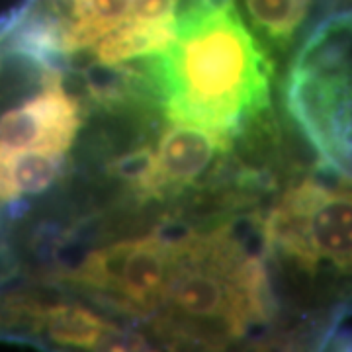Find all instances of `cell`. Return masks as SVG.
Instances as JSON below:
<instances>
[{
  "label": "cell",
  "mask_w": 352,
  "mask_h": 352,
  "mask_svg": "<svg viewBox=\"0 0 352 352\" xmlns=\"http://www.w3.org/2000/svg\"><path fill=\"white\" fill-rule=\"evenodd\" d=\"M274 61L235 0H182L175 39L147 65L145 85L168 122L229 139L264 126Z\"/></svg>",
  "instance_id": "1"
},
{
  "label": "cell",
  "mask_w": 352,
  "mask_h": 352,
  "mask_svg": "<svg viewBox=\"0 0 352 352\" xmlns=\"http://www.w3.org/2000/svg\"><path fill=\"white\" fill-rule=\"evenodd\" d=\"M264 249L231 226L175 229L163 302L149 327L168 344L223 346L268 327L276 300Z\"/></svg>",
  "instance_id": "2"
},
{
  "label": "cell",
  "mask_w": 352,
  "mask_h": 352,
  "mask_svg": "<svg viewBox=\"0 0 352 352\" xmlns=\"http://www.w3.org/2000/svg\"><path fill=\"white\" fill-rule=\"evenodd\" d=\"M284 100L325 168L352 180V12L329 16L305 38Z\"/></svg>",
  "instance_id": "3"
},
{
  "label": "cell",
  "mask_w": 352,
  "mask_h": 352,
  "mask_svg": "<svg viewBox=\"0 0 352 352\" xmlns=\"http://www.w3.org/2000/svg\"><path fill=\"white\" fill-rule=\"evenodd\" d=\"M258 229L268 258L311 278L352 276V180H296Z\"/></svg>",
  "instance_id": "4"
},
{
  "label": "cell",
  "mask_w": 352,
  "mask_h": 352,
  "mask_svg": "<svg viewBox=\"0 0 352 352\" xmlns=\"http://www.w3.org/2000/svg\"><path fill=\"white\" fill-rule=\"evenodd\" d=\"M173 254L175 231L159 227L92 249L55 278L112 315L149 325L163 302Z\"/></svg>",
  "instance_id": "5"
},
{
  "label": "cell",
  "mask_w": 352,
  "mask_h": 352,
  "mask_svg": "<svg viewBox=\"0 0 352 352\" xmlns=\"http://www.w3.org/2000/svg\"><path fill=\"white\" fill-rule=\"evenodd\" d=\"M235 139L170 122L155 145H139L110 164L141 201H168L212 182L221 173Z\"/></svg>",
  "instance_id": "6"
},
{
  "label": "cell",
  "mask_w": 352,
  "mask_h": 352,
  "mask_svg": "<svg viewBox=\"0 0 352 352\" xmlns=\"http://www.w3.org/2000/svg\"><path fill=\"white\" fill-rule=\"evenodd\" d=\"M85 122L80 100L57 67H43L39 90L0 116V145L14 151L67 155Z\"/></svg>",
  "instance_id": "7"
},
{
  "label": "cell",
  "mask_w": 352,
  "mask_h": 352,
  "mask_svg": "<svg viewBox=\"0 0 352 352\" xmlns=\"http://www.w3.org/2000/svg\"><path fill=\"white\" fill-rule=\"evenodd\" d=\"M65 14L53 16L63 57L92 50L98 39L124 24L129 0H63Z\"/></svg>",
  "instance_id": "8"
},
{
  "label": "cell",
  "mask_w": 352,
  "mask_h": 352,
  "mask_svg": "<svg viewBox=\"0 0 352 352\" xmlns=\"http://www.w3.org/2000/svg\"><path fill=\"white\" fill-rule=\"evenodd\" d=\"M65 155L14 151L0 145V204H22L50 190L63 175Z\"/></svg>",
  "instance_id": "9"
},
{
  "label": "cell",
  "mask_w": 352,
  "mask_h": 352,
  "mask_svg": "<svg viewBox=\"0 0 352 352\" xmlns=\"http://www.w3.org/2000/svg\"><path fill=\"white\" fill-rule=\"evenodd\" d=\"M241 16L268 45L288 50L309 14L311 0H239Z\"/></svg>",
  "instance_id": "10"
},
{
  "label": "cell",
  "mask_w": 352,
  "mask_h": 352,
  "mask_svg": "<svg viewBox=\"0 0 352 352\" xmlns=\"http://www.w3.org/2000/svg\"><path fill=\"white\" fill-rule=\"evenodd\" d=\"M182 0H129L127 20L147 25L176 28Z\"/></svg>",
  "instance_id": "11"
}]
</instances>
